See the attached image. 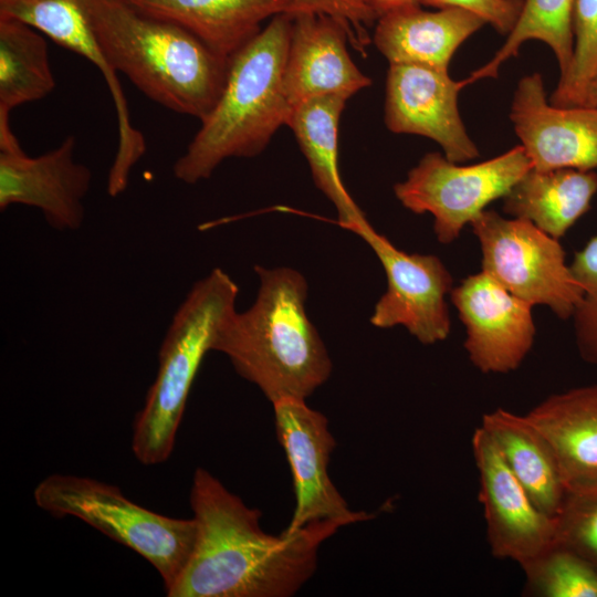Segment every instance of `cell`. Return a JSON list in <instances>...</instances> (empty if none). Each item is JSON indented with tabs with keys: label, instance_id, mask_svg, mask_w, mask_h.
Instances as JSON below:
<instances>
[{
	"label": "cell",
	"instance_id": "obj_1",
	"mask_svg": "<svg viewBox=\"0 0 597 597\" xmlns=\"http://www.w3.org/2000/svg\"><path fill=\"white\" fill-rule=\"evenodd\" d=\"M197 538L168 597H291L314 575L321 545L345 524L311 523L272 535L214 475L197 468L190 486Z\"/></svg>",
	"mask_w": 597,
	"mask_h": 597
},
{
	"label": "cell",
	"instance_id": "obj_2",
	"mask_svg": "<svg viewBox=\"0 0 597 597\" xmlns=\"http://www.w3.org/2000/svg\"><path fill=\"white\" fill-rule=\"evenodd\" d=\"M254 303L235 312L221 331L214 350L274 404L306 399L331 376L327 348L306 313L304 275L287 266L255 265Z\"/></svg>",
	"mask_w": 597,
	"mask_h": 597
},
{
	"label": "cell",
	"instance_id": "obj_3",
	"mask_svg": "<svg viewBox=\"0 0 597 597\" xmlns=\"http://www.w3.org/2000/svg\"><path fill=\"white\" fill-rule=\"evenodd\" d=\"M111 67L155 103L202 122L226 84L227 59L186 29L125 0H84Z\"/></svg>",
	"mask_w": 597,
	"mask_h": 597
},
{
	"label": "cell",
	"instance_id": "obj_4",
	"mask_svg": "<svg viewBox=\"0 0 597 597\" xmlns=\"http://www.w3.org/2000/svg\"><path fill=\"white\" fill-rule=\"evenodd\" d=\"M291 29L292 15H275L230 59L216 106L172 166L176 179L193 185L229 158L254 157L287 125L292 106L284 70Z\"/></svg>",
	"mask_w": 597,
	"mask_h": 597
},
{
	"label": "cell",
	"instance_id": "obj_5",
	"mask_svg": "<svg viewBox=\"0 0 597 597\" xmlns=\"http://www.w3.org/2000/svg\"><path fill=\"white\" fill-rule=\"evenodd\" d=\"M239 287L220 268L197 281L175 312L159 349L158 370L133 426L132 450L145 465L171 454L205 356L237 312Z\"/></svg>",
	"mask_w": 597,
	"mask_h": 597
},
{
	"label": "cell",
	"instance_id": "obj_6",
	"mask_svg": "<svg viewBox=\"0 0 597 597\" xmlns=\"http://www.w3.org/2000/svg\"><path fill=\"white\" fill-rule=\"evenodd\" d=\"M35 504L48 513L76 517L145 558L167 591L179 578L197 538L195 519H176L148 510L115 485L54 473L34 488Z\"/></svg>",
	"mask_w": 597,
	"mask_h": 597
},
{
	"label": "cell",
	"instance_id": "obj_7",
	"mask_svg": "<svg viewBox=\"0 0 597 597\" xmlns=\"http://www.w3.org/2000/svg\"><path fill=\"white\" fill-rule=\"evenodd\" d=\"M471 226L482 271L533 306L546 305L562 320L572 317L583 289L557 239L526 219H506L493 210H484Z\"/></svg>",
	"mask_w": 597,
	"mask_h": 597
},
{
	"label": "cell",
	"instance_id": "obj_8",
	"mask_svg": "<svg viewBox=\"0 0 597 597\" xmlns=\"http://www.w3.org/2000/svg\"><path fill=\"white\" fill-rule=\"evenodd\" d=\"M531 168L522 145L468 166L452 163L439 153H428L404 181L394 186V192L411 212L432 214L438 241L449 244L489 203L504 198Z\"/></svg>",
	"mask_w": 597,
	"mask_h": 597
},
{
	"label": "cell",
	"instance_id": "obj_9",
	"mask_svg": "<svg viewBox=\"0 0 597 597\" xmlns=\"http://www.w3.org/2000/svg\"><path fill=\"white\" fill-rule=\"evenodd\" d=\"M375 252L387 280L369 318L377 328L405 327L423 345L444 341L451 329L446 295L453 277L433 254L407 253L365 221L353 229Z\"/></svg>",
	"mask_w": 597,
	"mask_h": 597
},
{
	"label": "cell",
	"instance_id": "obj_10",
	"mask_svg": "<svg viewBox=\"0 0 597 597\" xmlns=\"http://www.w3.org/2000/svg\"><path fill=\"white\" fill-rule=\"evenodd\" d=\"M306 399L285 398L273 405L275 428L291 468L295 507L285 534L321 521H341L345 525L365 522L375 515L353 511L328 474L335 439L328 420L306 405Z\"/></svg>",
	"mask_w": 597,
	"mask_h": 597
},
{
	"label": "cell",
	"instance_id": "obj_11",
	"mask_svg": "<svg viewBox=\"0 0 597 597\" xmlns=\"http://www.w3.org/2000/svg\"><path fill=\"white\" fill-rule=\"evenodd\" d=\"M75 148L76 137L71 135L54 149L31 157L13 133L0 137V210L12 205L33 207L53 229L78 230L92 172L75 160Z\"/></svg>",
	"mask_w": 597,
	"mask_h": 597
},
{
	"label": "cell",
	"instance_id": "obj_12",
	"mask_svg": "<svg viewBox=\"0 0 597 597\" xmlns=\"http://www.w3.org/2000/svg\"><path fill=\"white\" fill-rule=\"evenodd\" d=\"M471 444L491 554L521 565L556 542V519L535 505L481 426Z\"/></svg>",
	"mask_w": 597,
	"mask_h": 597
},
{
	"label": "cell",
	"instance_id": "obj_13",
	"mask_svg": "<svg viewBox=\"0 0 597 597\" xmlns=\"http://www.w3.org/2000/svg\"><path fill=\"white\" fill-rule=\"evenodd\" d=\"M450 297L465 327L463 346L474 367L483 374L517 369L534 343L533 305L484 271L462 280Z\"/></svg>",
	"mask_w": 597,
	"mask_h": 597
},
{
	"label": "cell",
	"instance_id": "obj_14",
	"mask_svg": "<svg viewBox=\"0 0 597 597\" xmlns=\"http://www.w3.org/2000/svg\"><path fill=\"white\" fill-rule=\"evenodd\" d=\"M449 72L415 64H389L386 77L385 124L396 134L420 135L434 140L452 163L479 156L458 107V96L469 85Z\"/></svg>",
	"mask_w": 597,
	"mask_h": 597
},
{
	"label": "cell",
	"instance_id": "obj_15",
	"mask_svg": "<svg viewBox=\"0 0 597 597\" xmlns=\"http://www.w3.org/2000/svg\"><path fill=\"white\" fill-rule=\"evenodd\" d=\"M510 118L536 170L597 168V106H556L540 73L523 76Z\"/></svg>",
	"mask_w": 597,
	"mask_h": 597
},
{
	"label": "cell",
	"instance_id": "obj_16",
	"mask_svg": "<svg viewBox=\"0 0 597 597\" xmlns=\"http://www.w3.org/2000/svg\"><path fill=\"white\" fill-rule=\"evenodd\" d=\"M348 35L333 18L320 13L292 15L284 88L292 106L322 96L349 100L371 80L352 60Z\"/></svg>",
	"mask_w": 597,
	"mask_h": 597
},
{
	"label": "cell",
	"instance_id": "obj_17",
	"mask_svg": "<svg viewBox=\"0 0 597 597\" xmlns=\"http://www.w3.org/2000/svg\"><path fill=\"white\" fill-rule=\"evenodd\" d=\"M525 416L549 442L567 493L597 491V384L551 395Z\"/></svg>",
	"mask_w": 597,
	"mask_h": 597
},
{
	"label": "cell",
	"instance_id": "obj_18",
	"mask_svg": "<svg viewBox=\"0 0 597 597\" xmlns=\"http://www.w3.org/2000/svg\"><path fill=\"white\" fill-rule=\"evenodd\" d=\"M420 7L379 17L373 42L389 64H415L449 72L454 52L485 22L462 9L427 11Z\"/></svg>",
	"mask_w": 597,
	"mask_h": 597
},
{
	"label": "cell",
	"instance_id": "obj_19",
	"mask_svg": "<svg viewBox=\"0 0 597 597\" xmlns=\"http://www.w3.org/2000/svg\"><path fill=\"white\" fill-rule=\"evenodd\" d=\"M147 15L172 22L231 59L265 21L292 12V0H125Z\"/></svg>",
	"mask_w": 597,
	"mask_h": 597
},
{
	"label": "cell",
	"instance_id": "obj_20",
	"mask_svg": "<svg viewBox=\"0 0 597 597\" xmlns=\"http://www.w3.org/2000/svg\"><path fill=\"white\" fill-rule=\"evenodd\" d=\"M0 17L29 24L94 64L106 82L116 109L118 140L130 144L139 137L140 132L132 124L117 73L106 61L92 29L84 0H0Z\"/></svg>",
	"mask_w": 597,
	"mask_h": 597
},
{
	"label": "cell",
	"instance_id": "obj_21",
	"mask_svg": "<svg viewBox=\"0 0 597 597\" xmlns=\"http://www.w3.org/2000/svg\"><path fill=\"white\" fill-rule=\"evenodd\" d=\"M480 426L495 441L504 461L535 505L556 519L567 490L547 439L525 415L503 408L484 413Z\"/></svg>",
	"mask_w": 597,
	"mask_h": 597
},
{
	"label": "cell",
	"instance_id": "obj_22",
	"mask_svg": "<svg viewBox=\"0 0 597 597\" xmlns=\"http://www.w3.org/2000/svg\"><path fill=\"white\" fill-rule=\"evenodd\" d=\"M596 193L595 170L531 168L503 198V211L559 240L590 209Z\"/></svg>",
	"mask_w": 597,
	"mask_h": 597
},
{
	"label": "cell",
	"instance_id": "obj_23",
	"mask_svg": "<svg viewBox=\"0 0 597 597\" xmlns=\"http://www.w3.org/2000/svg\"><path fill=\"white\" fill-rule=\"evenodd\" d=\"M348 100L322 96L293 108L287 125L306 158L313 181L335 207L342 228L352 231L367 221L345 188L338 170V126Z\"/></svg>",
	"mask_w": 597,
	"mask_h": 597
},
{
	"label": "cell",
	"instance_id": "obj_24",
	"mask_svg": "<svg viewBox=\"0 0 597 597\" xmlns=\"http://www.w3.org/2000/svg\"><path fill=\"white\" fill-rule=\"evenodd\" d=\"M48 43L41 32L0 17V127H9L13 108L42 100L55 87Z\"/></svg>",
	"mask_w": 597,
	"mask_h": 597
},
{
	"label": "cell",
	"instance_id": "obj_25",
	"mask_svg": "<svg viewBox=\"0 0 597 597\" xmlns=\"http://www.w3.org/2000/svg\"><path fill=\"white\" fill-rule=\"evenodd\" d=\"M575 0H523L517 22L506 35V41L494 56L468 78L474 83L495 77L500 66L517 54L522 44L530 40L544 42L553 51L564 74L573 56V7Z\"/></svg>",
	"mask_w": 597,
	"mask_h": 597
},
{
	"label": "cell",
	"instance_id": "obj_26",
	"mask_svg": "<svg viewBox=\"0 0 597 597\" xmlns=\"http://www.w3.org/2000/svg\"><path fill=\"white\" fill-rule=\"evenodd\" d=\"M520 566L526 596L597 597V569L557 542Z\"/></svg>",
	"mask_w": 597,
	"mask_h": 597
},
{
	"label": "cell",
	"instance_id": "obj_27",
	"mask_svg": "<svg viewBox=\"0 0 597 597\" xmlns=\"http://www.w3.org/2000/svg\"><path fill=\"white\" fill-rule=\"evenodd\" d=\"M573 56L559 75L549 102L556 106H584L597 83V0H575L573 7Z\"/></svg>",
	"mask_w": 597,
	"mask_h": 597
},
{
	"label": "cell",
	"instance_id": "obj_28",
	"mask_svg": "<svg viewBox=\"0 0 597 597\" xmlns=\"http://www.w3.org/2000/svg\"><path fill=\"white\" fill-rule=\"evenodd\" d=\"M570 269L583 289L572 320L580 358L597 365V234L574 254Z\"/></svg>",
	"mask_w": 597,
	"mask_h": 597
},
{
	"label": "cell",
	"instance_id": "obj_29",
	"mask_svg": "<svg viewBox=\"0 0 597 597\" xmlns=\"http://www.w3.org/2000/svg\"><path fill=\"white\" fill-rule=\"evenodd\" d=\"M556 542L597 569V491L567 493L556 516Z\"/></svg>",
	"mask_w": 597,
	"mask_h": 597
},
{
	"label": "cell",
	"instance_id": "obj_30",
	"mask_svg": "<svg viewBox=\"0 0 597 597\" xmlns=\"http://www.w3.org/2000/svg\"><path fill=\"white\" fill-rule=\"evenodd\" d=\"M320 13L336 20L346 31L350 44L360 52L370 42L367 28L377 17L364 0H292L291 15Z\"/></svg>",
	"mask_w": 597,
	"mask_h": 597
},
{
	"label": "cell",
	"instance_id": "obj_31",
	"mask_svg": "<svg viewBox=\"0 0 597 597\" xmlns=\"http://www.w3.org/2000/svg\"><path fill=\"white\" fill-rule=\"evenodd\" d=\"M437 9L457 8L480 17L499 33L507 35L520 17L523 0H420Z\"/></svg>",
	"mask_w": 597,
	"mask_h": 597
},
{
	"label": "cell",
	"instance_id": "obj_32",
	"mask_svg": "<svg viewBox=\"0 0 597 597\" xmlns=\"http://www.w3.org/2000/svg\"><path fill=\"white\" fill-rule=\"evenodd\" d=\"M365 3L371 9L377 19L386 13L407 9L411 7H418L420 0H364Z\"/></svg>",
	"mask_w": 597,
	"mask_h": 597
},
{
	"label": "cell",
	"instance_id": "obj_33",
	"mask_svg": "<svg viewBox=\"0 0 597 597\" xmlns=\"http://www.w3.org/2000/svg\"><path fill=\"white\" fill-rule=\"evenodd\" d=\"M584 106H597V83L588 92Z\"/></svg>",
	"mask_w": 597,
	"mask_h": 597
}]
</instances>
